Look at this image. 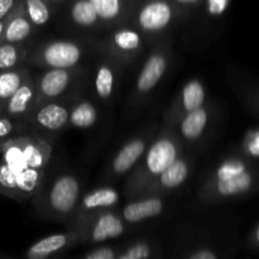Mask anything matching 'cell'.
I'll list each match as a JSON object with an SVG mask.
<instances>
[{"instance_id": "30", "label": "cell", "mask_w": 259, "mask_h": 259, "mask_svg": "<svg viewBox=\"0 0 259 259\" xmlns=\"http://www.w3.org/2000/svg\"><path fill=\"white\" fill-rule=\"evenodd\" d=\"M119 249L113 245H99L81 255L82 259H118Z\"/></svg>"}, {"instance_id": "15", "label": "cell", "mask_w": 259, "mask_h": 259, "mask_svg": "<svg viewBox=\"0 0 259 259\" xmlns=\"http://www.w3.org/2000/svg\"><path fill=\"white\" fill-rule=\"evenodd\" d=\"M194 168V161L191 157H187L185 154L180 156L172 164H169L162 174H159L143 191L139 196L143 195H164L180 189L185 182L189 180Z\"/></svg>"}, {"instance_id": "18", "label": "cell", "mask_w": 259, "mask_h": 259, "mask_svg": "<svg viewBox=\"0 0 259 259\" xmlns=\"http://www.w3.org/2000/svg\"><path fill=\"white\" fill-rule=\"evenodd\" d=\"M163 197L161 195H143L133 197L121 207L119 214L125 224H139L154 219L163 214L166 209Z\"/></svg>"}, {"instance_id": "25", "label": "cell", "mask_w": 259, "mask_h": 259, "mask_svg": "<svg viewBox=\"0 0 259 259\" xmlns=\"http://www.w3.org/2000/svg\"><path fill=\"white\" fill-rule=\"evenodd\" d=\"M33 43L0 42V71L27 65Z\"/></svg>"}, {"instance_id": "24", "label": "cell", "mask_w": 259, "mask_h": 259, "mask_svg": "<svg viewBox=\"0 0 259 259\" xmlns=\"http://www.w3.org/2000/svg\"><path fill=\"white\" fill-rule=\"evenodd\" d=\"M99 120L98 106L85 98H76L70 108V126L80 131L91 129Z\"/></svg>"}, {"instance_id": "40", "label": "cell", "mask_w": 259, "mask_h": 259, "mask_svg": "<svg viewBox=\"0 0 259 259\" xmlns=\"http://www.w3.org/2000/svg\"><path fill=\"white\" fill-rule=\"evenodd\" d=\"M9 257V255H5V254H2V253H0V259H4V258H8Z\"/></svg>"}, {"instance_id": "26", "label": "cell", "mask_w": 259, "mask_h": 259, "mask_svg": "<svg viewBox=\"0 0 259 259\" xmlns=\"http://www.w3.org/2000/svg\"><path fill=\"white\" fill-rule=\"evenodd\" d=\"M29 76L30 70L28 65H22L19 67L0 71V101H2L3 105Z\"/></svg>"}, {"instance_id": "33", "label": "cell", "mask_w": 259, "mask_h": 259, "mask_svg": "<svg viewBox=\"0 0 259 259\" xmlns=\"http://www.w3.org/2000/svg\"><path fill=\"white\" fill-rule=\"evenodd\" d=\"M184 257L187 259H218L219 253L214 248L207 247V245H197L192 248L189 253L184 254Z\"/></svg>"}, {"instance_id": "10", "label": "cell", "mask_w": 259, "mask_h": 259, "mask_svg": "<svg viewBox=\"0 0 259 259\" xmlns=\"http://www.w3.org/2000/svg\"><path fill=\"white\" fill-rule=\"evenodd\" d=\"M81 67L75 68H42L39 73L32 76L38 94V104L51 100L67 99V94L76 88L82 78Z\"/></svg>"}, {"instance_id": "5", "label": "cell", "mask_w": 259, "mask_h": 259, "mask_svg": "<svg viewBox=\"0 0 259 259\" xmlns=\"http://www.w3.org/2000/svg\"><path fill=\"white\" fill-rule=\"evenodd\" d=\"M95 48L94 40H78L58 38L33 45L27 65L37 68H75L82 67L89 51Z\"/></svg>"}, {"instance_id": "31", "label": "cell", "mask_w": 259, "mask_h": 259, "mask_svg": "<svg viewBox=\"0 0 259 259\" xmlns=\"http://www.w3.org/2000/svg\"><path fill=\"white\" fill-rule=\"evenodd\" d=\"M232 0H204L202 7H204L205 13L209 18L217 19V18L223 17L225 12L229 8Z\"/></svg>"}, {"instance_id": "8", "label": "cell", "mask_w": 259, "mask_h": 259, "mask_svg": "<svg viewBox=\"0 0 259 259\" xmlns=\"http://www.w3.org/2000/svg\"><path fill=\"white\" fill-rule=\"evenodd\" d=\"M180 17L171 0H139L129 22L148 42L149 38L166 34Z\"/></svg>"}, {"instance_id": "27", "label": "cell", "mask_w": 259, "mask_h": 259, "mask_svg": "<svg viewBox=\"0 0 259 259\" xmlns=\"http://www.w3.org/2000/svg\"><path fill=\"white\" fill-rule=\"evenodd\" d=\"M22 7L35 29L45 28L56 12L48 0H22Z\"/></svg>"}, {"instance_id": "21", "label": "cell", "mask_w": 259, "mask_h": 259, "mask_svg": "<svg viewBox=\"0 0 259 259\" xmlns=\"http://www.w3.org/2000/svg\"><path fill=\"white\" fill-rule=\"evenodd\" d=\"M38 105V94L32 75L4 103V115L27 123L28 116Z\"/></svg>"}, {"instance_id": "20", "label": "cell", "mask_w": 259, "mask_h": 259, "mask_svg": "<svg viewBox=\"0 0 259 259\" xmlns=\"http://www.w3.org/2000/svg\"><path fill=\"white\" fill-rule=\"evenodd\" d=\"M210 120H211V106L204 104L200 108L185 114L174 126L184 144H194L200 142V139L205 136Z\"/></svg>"}, {"instance_id": "32", "label": "cell", "mask_w": 259, "mask_h": 259, "mask_svg": "<svg viewBox=\"0 0 259 259\" xmlns=\"http://www.w3.org/2000/svg\"><path fill=\"white\" fill-rule=\"evenodd\" d=\"M243 151L250 158H259V129L248 132L243 141Z\"/></svg>"}, {"instance_id": "2", "label": "cell", "mask_w": 259, "mask_h": 259, "mask_svg": "<svg viewBox=\"0 0 259 259\" xmlns=\"http://www.w3.org/2000/svg\"><path fill=\"white\" fill-rule=\"evenodd\" d=\"M184 142L180 138L176 128L168 124H162L146 153L132 169L124 184L123 194L125 199L139 196L159 174L184 154Z\"/></svg>"}, {"instance_id": "11", "label": "cell", "mask_w": 259, "mask_h": 259, "mask_svg": "<svg viewBox=\"0 0 259 259\" xmlns=\"http://www.w3.org/2000/svg\"><path fill=\"white\" fill-rule=\"evenodd\" d=\"M73 229L78 232L80 244H101L121 237L126 224L115 209H110L91 215Z\"/></svg>"}, {"instance_id": "1", "label": "cell", "mask_w": 259, "mask_h": 259, "mask_svg": "<svg viewBox=\"0 0 259 259\" xmlns=\"http://www.w3.org/2000/svg\"><path fill=\"white\" fill-rule=\"evenodd\" d=\"M53 141L30 131L0 143V194L18 201L32 200L46 180Z\"/></svg>"}, {"instance_id": "23", "label": "cell", "mask_w": 259, "mask_h": 259, "mask_svg": "<svg viewBox=\"0 0 259 259\" xmlns=\"http://www.w3.org/2000/svg\"><path fill=\"white\" fill-rule=\"evenodd\" d=\"M67 20L78 30L104 32L103 24L89 0H68Z\"/></svg>"}, {"instance_id": "12", "label": "cell", "mask_w": 259, "mask_h": 259, "mask_svg": "<svg viewBox=\"0 0 259 259\" xmlns=\"http://www.w3.org/2000/svg\"><path fill=\"white\" fill-rule=\"evenodd\" d=\"M75 99L68 101L67 98L38 104L27 119L30 131L47 136L65 131L70 125V108Z\"/></svg>"}, {"instance_id": "14", "label": "cell", "mask_w": 259, "mask_h": 259, "mask_svg": "<svg viewBox=\"0 0 259 259\" xmlns=\"http://www.w3.org/2000/svg\"><path fill=\"white\" fill-rule=\"evenodd\" d=\"M206 88L200 78L187 80L164 114V124L175 125L185 114L206 104Z\"/></svg>"}, {"instance_id": "41", "label": "cell", "mask_w": 259, "mask_h": 259, "mask_svg": "<svg viewBox=\"0 0 259 259\" xmlns=\"http://www.w3.org/2000/svg\"><path fill=\"white\" fill-rule=\"evenodd\" d=\"M258 105H259V99H258Z\"/></svg>"}, {"instance_id": "6", "label": "cell", "mask_w": 259, "mask_h": 259, "mask_svg": "<svg viewBox=\"0 0 259 259\" xmlns=\"http://www.w3.org/2000/svg\"><path fill=\"white\" fill-rule=\"evenodd\" d=\"M172 61V45L168 38L158 40L149 55L147 56L134 83L132 93V106L138 109L142 104L148 100L157 89L158 83L163 80Z\"/></svg>"}, {"instance_id": "4", "label": "cell", "mask_w": 259, "mask_h": 259, "mask_svg": "<svg viewBox=\"0 0 259 259\" xmlns=\"http://www.w3.org/2000/svg\"><path fill=\"white\" fill-rule=\"evenodd\" d=\"M81 190L80 179L70 172H63L50 182L45 180L32 200L40 218L70 223L77 209Z\"/></svg>"}, {"instance_id": "38", "label": "cell", "mask_w": 259, "mask_h": 259, "mask_svg": "<svg viewBox=\"0 0 259 259\" xmlns=\"http://www.w3.org/2000/svg\"><path fill=\"white\" fill-rule=\"evenodd\" d=\"M8 18V17H7ZM7 18L3 20H0V39H2V34H3V30H4L5 27V23H7Z\"/></svg>"}, {"instance_id": "7", "label": "cell", "mask_w": 259, "mask_h": 259, "mask_svg": "<svg viewBox=\"0 0 259 259\" xmlns=\"http://www.w3.org/2000/svg\"><path fill=\"white\" fill-rule=\"evenodd\" d=\"M96 51L108 55L123 66L136 62L146 48L147 39L144 35L132 24L116 25L106 30L103 38L94 40Z\"/></svg>"}, {"instance_id": "13", "label": "cell", "mask_w": 259, "mask_h": 259, "mask_svg": "<svg viewBox=\"0 0 259 259\" xmlns=\"http://www.w3.org/2000/svg\"><path fill=\"white\" fill-rule=\"evenodd\" d=\"M120 192L113 186H99L81 195L75 215L68 223V228H77L91 215L104 210L115 209L120 202Z\"/></svg>"}, {"instance_id": "36", "label": "cell", "mask_w": 259, "mask_h": 259, "mask_svg": "<svg viewBox=\"0 0 259 259\" xmlns=\"http://www.w3.org/2000/svg\"><path fill=\"white\" fill-rule=\"evenodd\" d=\"M252 242L254 243L257 247H259V225L257 228L254 229V232H253V235H252Z\"/></svg>"}, {"instance_id": "17", "label": "cell", "mask_w": 259, "mask_h": 259, "mask_svg": "<svg viewBox=\"0 0 259 259\" xmlns=\"http://www.w3.org/2000/svg\"><path fill=\"white\" fill-rule=\"evenodd\" d=\"M80 244V235L73 228L65 233H56L33 243L24 253L27 259H50L61 257L73 245Z\"/></svg>"}, {"instance_id": "34", "label": "cell", "mask_w": 259, "mask_h": 259, "mask_svg": "<svg viewBox=\"0 0 259 259\" xmlns=\"http://www.w3.org/2000/svg\"><path fill=\"white\" fill-rule=\"evenodd\" d=\"M172 4L177 8L181 17L190 15L192 12L201 7L204 0H171Z\"/></svg>"}, {"instance_id": "37", "label": "cell", "mask_w": 259, "mask_h": 259, "mask_svg": "<svg viewBox=\"0 0 259 259\" xmlns=\"http://www.w3.org/2000/svg\"><path fill=\"white\" fill-rule=\"evenodd\" d=\"M48 2L52 4V7L55 8V10H57V8H60L61 5H63L66 2H68V0H48Z\"/></svg>"}, {"instance_id": "16", "label": "cell", "mask_w": 259, "mask_h": 259, "mask_svg": "<svg viewBox=\"0 0 259 259\" xmlns=\"http://www.w3.org/2000/svg\"><path fill=\"white\" fill-rule=\"evenodd\" d=\"M99 53L100 58L96 63L93 76L94 91L98 100L104 104H110L115 98L118 90L123 65L114 58L109 57L108 55Z\"/></svg>"}, {"instance_id": "29", "label": "cell", "mask_w": 259, "mask_h": 259, "mask_svg": "<svg viewBox=\"0 0 259 259\" xmlns=\"http://www.w3.org/2000/svg\"><path fill=\"white\" fill-rule=\"evenodd\" d=\"M27 132H30V129L25 121L8 115L0 116V143Z\"/></svg>"}, {"instance_id": "22", "label": "cell", "mask_w": 259, "mask_h": 259, "mask_svg": "<svg viewBox=\"0 0 259 259\" xmlns=\"http://www.w3.org/2000/svg\"><path fill=\"white\" fill-rule=\"evenodd\" d=\"M37 32L38 30L33 27L30 20L28 19L22 7V0H20L19 5L8 15L0 42L30 43L33 35Z\"/></svg>"}, {"instance_id": "9", "label": "cell", "mask_w": 259, "mask_h": 259, "mask_svg": "<svg viewBox=\"0 0 259 259\" xmlns=\"http://www.w3.org/2000/svg\"><path fill=\"white\" fill-rule=\"evenodd\" d=\"M158 129L156 124H151L144 131L128 139L111 157L110 163L106 168V180L114 181L131 174L132 169L138 164L143 154L146 153Z\"/></svg>"}, {"instance_id": "3", "label": "cell", "mask_w": 259, "mask_h": 259, "mask_svg": "<svg viewBox=\"0 0 259 259\" xmlns=\"http://www.w3.org/2000/svg\"><path fill=\"white\" fill-rule=\"evenodd\" d=\"M257 184V175L244 157L222 159L199 189V200L204 204L225 201L249 194Z\"/></svg>"}, {"instance_id": "39", "label": "cell", "mask_w": 259, "mask_h": 259, "mask_svg": "<svg viewBox=\"0 0 259 259\" xmlns=\"http://www.w3.org/2000/svg\"><path fill=\"white\" fill-rule=\"evenodd\" d=\"M4 115V106H3L2 101H0V116Z\"/></svg>"}, {"instance_id": "28", "label": "cell", "mask_w": 259, "mask_h": 259, "mask_svg": "<svg viewBox=\"0 0 259 259\" xmlns=\"http://www.w3.org/2000/svg\"><path fill=\"white\" fill-rule=\"evenodd\" d=\"M158 245L148 239H138L119 249L118 259H149L159 257Z\"/></svg>"}, {"instance_id": "19", "label": "cell", "mask_w": 259, "mask_h": 259, "mask_svg": "<svg viewBox=\"0 0 259 259\" xmlns=\"http://www.w3.org/2000/svg\"><path fill=\"white\" fill-rule=\"evenodd\" d=\"M95 9L104 30L129 23L139 0H89Z\"/></svg>"}, {"instance_id": "35", "label": "cell", "mask_w": 259, "mask_h": 259, "mask_svg": "<svg viewBox=\"0 0 259 259\" xmlns=\"http://www.w3.org/2000/svg\"><path fill=\"white\" fill-rule=\"evenodd\" d=\"M19 3L20 0H0V20L5 19L19 5Z\"/></svg>"}]
</instances>
